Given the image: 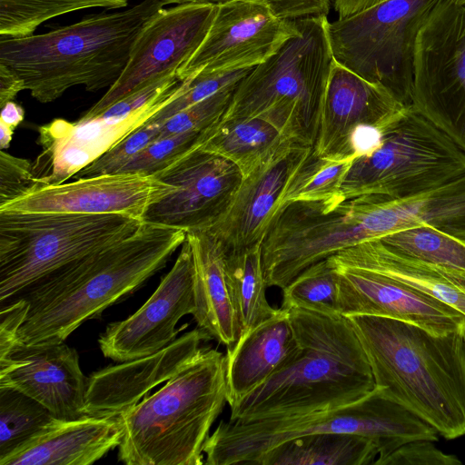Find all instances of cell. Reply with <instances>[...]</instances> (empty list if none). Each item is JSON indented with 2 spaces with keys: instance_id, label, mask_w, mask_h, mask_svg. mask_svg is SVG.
I'll list each match as a JSON object with an SVG mask.
<instances>
[{
  "instance_id": "obj_1",
  "label": "cell",
  "mask_w": 465,
  "mask_h": 465,
  "mask_svg": "<svg viewBox=\"0 0 465 465\" xmlns=\"http://www.w3.org/2000/svg\"><path fill=\"white\" fill-rule=\"evenodd\" d=\"M185 239L183 230L143 222L126 238L31 286L17 297L30 305L17 342L64 341L163 269Z\"/></svg>"
},
{
  "instance_id": "obj_2",
  "label": "cell",
  "mask_w": 465,
  "mask_h": 465,
  "mask_svg": "<svg viewBox=\"0 0 465 465\" xmlns=\"http://www.w3.org/2000/svg\"><path fill=\"white\" fill-rule=\"evenodd\" d=\"M349 318L375 385L453 440L465 435V351L462 333L434 334L382 316Z\"/></svg>"
},
{
  "instance_id": "obj_3",
  "label": "cell",
  "mask_w": 465,
  "mask_h": 465,
  "mask_svg": "<svg viewBox=\"0 0 465 465\" xmlns=\"http://www.w3.org/2000/svg\"><path fill=\"white\" fill-rule=\"evenodd\" d=\"M300 344L288 366L231 406L230 419L302 415L353 403L375 388L365 351L348 317L288 310Z\"/></svg>"
},
{
  "instance_id": "obj_4",
  "label": "cell",
  "mask_w": 465,
  "mask_h": 465,
  "mask_svg": "<svg viewBox=\"0 0 465 465\" xmlns=\"http://www.w3.org/2000/svg\"><path fill=\"white\" fill-rule=\"evenodd\" d=\"M165 5L162 0H143L45 34L0 36V64L14 70L25 90L44 104L76 85L89 92L109 88L124 71L143 25Z\"/></svg>"
},
{
  "instance_id": "obj_5",
  "label": "cell",
  "mask_w": 465,
  "mask_h": 465,
  "mask_svg": "<svg viewBox=\"0 0 465 465\" xmlns=\"http://www.w3.org/2000/svg\"><path fill=\"white\" fill-rule=\"evenodd\" d=\"M227 402L225 355L203 348L153 394L119 416L128 465H203V445Z\"/></svg>"
},
{
  "instance_id": "obj_6",
  "label": "cell",
  "mask_w": 465,
  "mask_h": 465,
  "mask_svg": "<svg viewBox=\"0 0 465 465\" xmlns=\"http://www.w3.org/2000/svg\"><path fill=\"white\" fill-rule=\"evenodd\" d=\"M296 22L299 34L239 82L223 118H261L291 141L313 147L334 61L330 21L316 15Z\"/></svg>"
},
{
  "instance_id": "obj_7",
  "label": "cell",
  "mask_w": 465,
  "mask_h": 465,
  "mask_svg": "<svg viewBox=\"0 0 465 465\" xmlns=\"http://www.w3.org/2000/svg\"><path fill=\"white\" fill-rule=\"evenodd\" d=\"M321 432L369 437L379 448L378 458L411 440L436 441L439 434L387 395L383 387L375 386L362 399L335 409L302 415L222 420L203 445L204 464L257 465L262 455L278 444Z\"/></svg>"
},
{
  "instance_id": "obj_8",
  "label": "cell",
  "mask_w": 465,
  "mask_h": 465,
  "mask_svg": "<svg viewBox=\"0 0 465 465\" xmlns=\"http://www.w3.org/2000/svg\"><path fill=\"white\" fill-rule=\"evenodd\" d=\"M142 223L119 214L0 212V305L126 238Z\"/></svg>"
},
{
  "instance_id": "obj_9",
  "label": "cell",
  "mask_w": 465,
  "mask_h": 465,
  "mask_svg": "<svg viewBox=\"0 0 465 465\" xmlns=\"http://www.w3.org/2000/svg\"><path fill=\"white\" fill-rule=\"evenodd\" d=\"M465 171V151L412 107L381 146L353 161L341 201L367 194L399 199L440 185Z\"/></svg>"
},
{
  "instance_id": "obj_10",
  "label": "cell",
  "mask_w": 465,
  "mask_h": 465,
  "mask_svg": "<svg viewBox=\"0 0 465 465\" xmlns=\"http://www.w3.org/2000/svg\"><path fill=\"white\" fill-rule=\"evenodd\" d=\"M438 0H383L329 23L334 60L411 105L416 35Z\"/></svg>"
},
{
  "instance_id": "obj_11",
  "label": "cell",
  "mask_w": 465,
  "mask_h": 465,
  "mask_svg": "<svg viewBox=\"0 0 465 465\" xmlns=\"http://www.w3.org/2000/svg\"><path fill=\"white\" fill-rule=\"evenodd\" d=\"M412 109L465 151V5L438 0L416 35Z\"/></svg>"
},
{
  "instance_id": "obj_12",
  "label": "cell",
  "mask_w": 465,
  "mask_h": 465,
  "mask_svg": "<svg viewBox=\"0 0 465 465\" xmlns=\"http://www.w3.org/2000/svg\"><path fill=\"white\" fill-rule=\"evenodd\" d=\"M216 8L214 5L182 4L157 11L137 35L119 78L81 119L94 117L153 81L178 74L203 41Z\"/></svg>"
},
{
  "instance_id": "obj_13",
  "label": "cell",
  "mask_w": 465,
  "mask_h": 465,
  "mask_svg": "<svg viewBox=\"0 0 465 465\" xmlns=\"http://www.w3.org/2000/svg\"><path fill=\"white\" fill-rule=\"evenodd\" d=\"M299 32L296 19L280 16L263 0L217 5L203 41L179 69L178 78L183 81L199 74L253 68Z\"/></svg>"
},
{
  "instance_id": "obj_14",
  "label": "cell",
  "mask_w": 465,
  "mask_h": 465,
  "mask_svg": "<svg viewBox=\"0 0 465 465\" xmlns=\"http://www.w3.org/2000/svg\"><path fill=\"white\" fill-rule=\"evenodd\" d=\"M175 189L152 204L143 221L183 230H210L227 212L243 180L228 159L198 147L154 175Z\"/></svg>"
},
{
  "instance_id": "obj_15",
  "label": "cell",
  "mask_w": 465,
  "mask_h": 465,
  "mask_svg": "<svg viewBox=\"0 0 465 465\" xmlns=\"http://www.w3.org/2000/svg\"><path fill=\"white\" fill-rule=\"evenodd\" d=\"M194 265L189 242L150 298L125 320L110 323L98 342L104 357L123 362L163 349L187 324L178 322L194 312Z\"/></svg>"
},
{
  "instance_id": "obj_16",
  "label": "cell",
  "mask_w": 465,
  "mask_h": 465,
  "mask_svg": "<svg viewBox=\"0 0 465 465\" xmlns=\"http://www.w3.org/2000/svg\"><path fill=\"white\" fill-rule=\"evenodd\" d=\"M174 189L154 176L114 173L36 184L0 212L119 214L143 221L148 208Z\"/></svg>"
},
{
  "instance_id": "obj_17",
  "label": "cell",
  "mask_w": 465,
  "mask_h": 465,
  "mask_svg": "<svg viewBox=\"0 0 465 465\" xmlns=\"http://www.w3.org/2000/svg\"><path fill=\"white\" fill-rule=\"evenodd\" d=\"M338 312L374 315L418 325L434 334L462 333L465 316L448 304L334 253Z\"/></svg>"
},
{
  "instance_id": "obj_18",
  "label": "cell",
  "mask_w": 465,
  "mask_h": 465,
  "mask_svg": "<svg viewBox=\"0 0 465 465\" xmlns=\"http://www.w3.org/2000/svg\"><path fill=\"white\" fill-rule=\"evenodd\" d=\"M313 150L289 141L243 178L227 212L208 230L223 252L262 244L289 183Z\"/></svg>"
},
{
  "instance_id": "obj_19",
  "label": "cell",
  "mask_w": 465,
  "mask_h": 465,
  "mask_svg": "<svg viewBox=\"0 0 465 465\" xmlns=\"http://www.w3.org/2000/svg\"><path fill=\"white\" fill-rule=\"evenodd\" d=\"M87 385L88 377L81 370L77 351L64 341L17 342L0 360V387L26 394L61 420L85 415Z\"/></svg>"
},
{
  "instance_id": "obj_20",
  "label": "cell",
  "mask_w": 465,
  "mask_h": 465,
  "mask_svg": "<svg viewBox=\"0 0 465 465\" xmlns=\"http://www.w3.org/2000/svg\"><path fill=\"white\" fill-rule=\"evenodd\" d=\"M212 340L200 328L183 334L157 352L123 361L88 377L84 414L119 417L135 406L153 388L169 381Z\"/></svg>"
},
{
  "instance_id": "obj_21",
  "label": "cell",
  "mask_w": 465,
  "mask_h": 465,
  "mask_svg": "<svg viewBox=\"0 0 465 465\" xmlns=\"http://www.w3.org/2000/svg\"><path fill=\"white\" fill-rule=\"evenodd\" d=\"M407 105L383 84L369 81L334 60L322 99L314 153L333 161L355 159L350 149L354 129L381 123Z\"/></svg>"
},
{
  "instance_id": "obj_22",
  "label": "cell",
  "mask_w": 465,
  "mask_h": 465,
  "mask_svg": "<svg viewBox=\"0 0 465 465\" xmlns=\"http://www.w3.org/2000/svg\"><path fill=\"white\" fill-rule=\"evenodd\" d=\"M300 350L289 312L282 308L240 335L225 355L230 407L292 362Z\"/></svg>"
},
{
  "instance_id": "obj_23",
  "label": "cell",
  "mask_w": 465,
  "mask_h": 465,
  "mask_svg": "<svg viewBox=\"0 0 465 465\" xmlns=\"http://www.w3.org/2000/svg\"><path fill=\"white\" fill-rule=\"evenodd\" d=\"M123 436L119 417L84 415L58 419L0 465H89L118 447Z\"/></svg>"
},
{
  "instance_id": "obj_24",
  "label": "cell",
  "mask_w": 465,
  "mask_h": 465,
  "mask_svg": "<svg viewBox=\"0 0 465 465\" xmlns=\"http://www.w3.org/2000/svg\"><path fill=\"white\" fill-rule=\"evenodd\" d=\"M338 252L361 267L435 298L465 316V270L402 253L381 238L363 241Z\"/></svg>"
},
{
  "instance_id": "obj_25",
  "label": "cell",
  "mask_w": 465,
  "mask_h": 465,
  "mask_svg": "<svg viewBox=\"0 0 465 465\" xmlns=\"http://www.w3.org/2000/svg\"><path fill=\"white\" fill-rule=\"evenodd\" d=\"M194 265V304L197 327L211 339L231 349L240 337V326L224 272V252L208 231L186 233Z\"/></svg>"
},
{
  "instance_id": "obj_26",
  "label": "cell",
  "mask_w": 465,
  "mask_h": 465,
  "mask_svg": "<svg viewBox=\"0 0 465 465\" xmlns=\"http://www.w3.org/2000/svg\"><path fill=\"white\" fill-rule=\"evenodd\" d=\"M376 442L355 433L321 432L299 436L268 450L257 465H371Z\"/></svg>"
},
{
  "instance_id": "obj_27",
  "label": "cell",
  "mask_w": 465,
  "mask_h": 465,
  "mask_svg": "<svg viewBox=\"0 0 465 465\" xmlns=\"http://www.w3.org/2000/svg\"><path fill=\"white\" fill-rule=\"evenodd\" d=\"M289 141L263 119L222 118L211 128L200 147L233 163L245 178Z\"/></svg>"
},
{
  "instance_id": "obj_28",
  "label": "cell",
  "mask_w": 465,
  "mask_h": 465,
  "mask_svg": "<svg viewBox=\"0 0 465 465\" xmlns=\"http://www.w3.org/2000/svg\"><path fill=\"white\" fill-rule=\"evenodd\" d=\"M224 272L240 335L276 314L266 296L262 244L224 252Z\"/></svg>"
},
{
  "instance_id": "obj_29",
  "label": "cell",
  "mask_w": 465,
  "mask_h": 465,
  "mask_svg": "<svg viewBox=\"0 0 465 465\" xmlns=\"http://www.w3.org/2000/svg\"><path fill=\"white\" fill-rule=\"evenodd\" d=\"M58 420L26 394L0 387V460L25 447Z\"/></svg>"
},
{
  "instance_id": "obj_30",
  "label": "cell",
  "mask_w": 465,
  "mask_h": 465,
  "mask_svg": "<svg viewBox=\"0 0 465 465\" xmlns=\"http://www.w3.org/2000/svg\"><path fill=\"white\" fill-rule=\"evenodd\" d=\"M128 0H0V36L34 35L44 22L71 12L126 7Z\"/></svg>"
},
{
  "instance_id": "obj_31",
  "label": "cell",
  "mask_w": 465,
  "mask_h": 465,
  "mask_svg": "<svg viewBox=\"0 0 465 465\" xmlns=\"http://www.w3.org/2000/svg\"><path fill=\"white\" fill-rule=\"evenodd\" d=\"M391 248L432 263L465 270V239L430 226L400 230L381 237Z\"/></svg>"
},
{
  "instance_id": "obj_32",
  "label": "cell",
  "mask_w": 465,
  "mask_h": 465,
  "mask_svg": "<svg viewBox=\"0 0 465 465\" xmlns=\"http://www.w3.org/2000/svg\"><path fill=\"white\" fill-rule=\"evenodd\" d=\"M354 160H329L319 157L313 150L289 183L279 210L295 202L341 201V186Z\"/></svg>"
},
{
  "instance_id": "obj_33",
  "label": "cell",
  "mask_w": 465,
  "mask_h": 465,
  "mask_svg": "<svg viewBox=\"0 0 465 465\" xmlns=\"http://www.w3.org/2000/svg\"><path fill=\"white\" fill-rule=\"evenodd\" d=\"M282 291V309L338 312V279L328 259L308 267Z\"/></svg>"
},
{
  "instance_id": "obj_34",
  "label": "cell",
  "mask_w": 465,
  "mask_h": 465,
  "mask_svg": "<svg viewBox=\"0 0 465 465\" xmlns=\"http://www.w3.org/2000/svg\"><path fill=\"white\" fill-rule=\"evenodd\" d=\"M212 127L203 131L161 137L131 159L117 173L154 176L187 153L200 147Z\"/></svg>"
},
{
  "instance_id": "obj_35",
  "label": "cell",
  "mask_w": 465,
  "mask_h": 465,
  "mask_svg": "<svg viewBox=\"0 0 465 465\" xmlns=\"http://www.w3.org/2000/svg\"><path fill=\"white\" fill-rule=\"evenodd\" d=\"M163 122H146L117 142L73 178L117 173L125 163L160 137Z\"/></svg>"
},
{
  "instance_id": "obj_36",
  "label": "cell",
  "mask_w": 465,
  "mask_h": 465,
  "mask_svg": "<svg viewBox=\"0 0 465 465\" xmlns=\"http://www.w3.org/2000/svg\"><path fill=\"white\" fill-rule=\"evenodd\" d=\"M238 84L228 86L163 121L159 138L203 131L217 124L225 114Z\"/></svg>"
},
{
  "instance_id": "obj_37",
  "label": "cell",
  "mask_w": 465,
  "mask_h": 465,
  "mask_svg": "<svg viewBox=\"0 0 465 465\" xmlns=\"http://www.w3.org/2000/svg\"><path fill=\"white\" fill-rule=\"evenodd\" d=\"M252 68L227 72L199 74L191 77L187 89L179 97L161 109L148 122H163L180 112L217 92L238 84Z\"/></svg>"
},
{
  "instance_id": "obj_38",
  "label": "cell",
  "mask_w": 465,
  "mask_h": 465,
  "mask_svg": "<svg viewBox=\"0 0 465 465\" xmlns=\"http://www.w3.org/2000/svg\"><path fill=\"white\" fill-rule=\"evenodd\" d=\"M433 442L428 440L406 442L378 458L373 465H461L456 456L444 453Z\"/></svg>"
},
{
  "instance_id": "obj_39",
  "label": "cell",
  "mask_w": 465,
  "mask_h": 465,
  "mask_svg": "<svg viewBox=\"0 0 465 465\" xmlns=\"http://www.w3.org/2000/svg\"><path fill=\"white\" fill-rule=\"evenodd\" d=\"M36 184L34 166L26 159L0 152V206L23 195Z\"/></svg>"
},
{
  "instance_id": "obj_40",
  "label": "cell",
  "mask_w": 465,
  "mask_h": 465,
  "mask_svg": "<svg viewBox=\"0 0 465 465\" xmlns=\"http://www.w3.org/2000/svg\"><path fill=\"white\" fill-rule=\"evenodd\" d=\"M166 5L182 4H203V5H220L237 0H162ZM275 11L277 15L288 19H298L309 15H327L331 0H263Z\"/></svg>"
},
{
  "instance_id": "obj_41",
  "label": "cell",
  "mask_w": 465,
  "mask_h": 465,
  "mask_svg": "<svg viewBox=\"0 0 465 465\" xmlns=\"http://www.w3.org/2000/svg\"><path fill=\"white\" fill-rule=\"evenodd\" d=\"M30 305L25 298L1 304L0 360L5 359L17 343L18 331L25 321Z\"/></svg>"
},
{
  "instance_id": "obj_42",
  "label": "cell",
  "mask_w": 465,
  "mask_h": 465,
  "mask_svg": "<svg viewBox=\"0 0 465 465\" xmlns=\"http://www.w3.org/2000/svg\"><path fill=\"white\" fill-rule=\"evenodd\" d=\"M23 90H25L24 80L10 67L0 64V106L13 101Z\"/></svg>"
},
{
  "instance_id": "obj_43",
  "label": "cell",
  "mask_w": 465,
  "mask_h": 465,
  "mask_svg": "<svg viewBox=\"0 0 465 465\" xmlns=\"http://www.w3.org/2000/svg\"><path fill=\"white\" fill-rule=\"evenodd\" d=\"M383 0H334V8L339 17L347 16L373 6Z\"/></svg>"
},
{
  "instance_id": "obj_44",
  "label": "cell",
  "mask_w": 465,
  "mask_h": 465,
  "mask_svg": "<svg viewBox=\"0 0 465 465\" xmlns=\"http://www.w3.org/2000/svg\"><path fill=\"white\" fill-rule=\"evenodd\" d=\"M24 116L25 112L22 106L10 101L1 107L0 124L15 130L23 122Z\"/></svg>"
},
{
  "instance_id": "obj_45",
  "label": "cell",
  "mask_w": 465,
  "mask_h": 465,
  "mask_svg": "<svg viewBox=\"0 0 465 465\" xmlns=\"http://www.w3.org/2000/svg\"><path fill=\"white\" fill-rule=\"evenodd\" d=\"M14 129L6 126L4 124H0V149H6L12 140L14 134Z\"/></svg>"
},
{
  "instance_id": "obj_46",
  "label": "cell",
  "mask_w": 465,
  "mask_h": 465,
  "mask_svg": "<svg viewBox=\"0 0 465 465\" xmlns=\"http://www.w3.org/2000/svg\"><path fill=\"white\" fill-rule=\"evenodd\" d=\"M462 341H463V348H464V351H465V330L462 332Z\"/></svg>"
},
{
  "instance_id": "obj_47",
  "label": "cell",
  "mask_w": 465,
  "mask_h": 465,
  "mask_svg": "<svg viewBox=\"0 0 465 465\" xmlns=\"http://www.w3.org/2000/svg\"><path fill=\"white\" fill-rule=\"evenodd\" d=\"M456 1H457L458 3H460V4H463V5H465V0H456Z\"/></svg>"
}]
</instances>
